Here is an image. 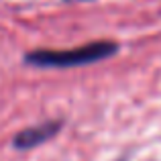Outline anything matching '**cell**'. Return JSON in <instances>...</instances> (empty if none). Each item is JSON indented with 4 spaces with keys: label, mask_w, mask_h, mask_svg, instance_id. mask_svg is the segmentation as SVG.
<instances>
[{
    "label": "cell",
    "mask_w": 161,
    "mask_h": 161,
    "mask_svg": "<svg viewBox=\"0 0 161 161\" xmlns=\"http://www.w3.org/2000/svg\"><path fill=\"white\" fill-rule=\"evenodd\" d=\"M116 43L110 41H96L67 51H33L27 55L29 63H35L39 67H71V65H84L94 63L100 59H106L112 53H116Z\"/></svg>",
    "instance_id": "1"
},
{
    "label": "cell",
    "mask_w": 161,
    "mask_h": 161,
    "mask_svg": "<svg viewBox=\"0 0 161 161\" xmlns=\"http://www.w3.org/2000/svg\"><path fill=\"white\" fill-rule=\"evenodd\" d=\"M59 129V122H45V125H37L31 129H25L23 133H19L14 137V147L16 149H31L41 143H45L47 139H51Z\"/></svg>",
    "instance_id": "2"
}]
</instances>
